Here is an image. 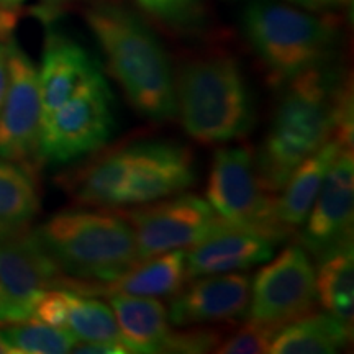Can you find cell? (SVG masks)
I'll return each mask as SVG.
<instances>
[{
    "mask_svg": "<svg viewBox=\"0 0 354 354\" xmlns=\"http://www.w3.org/2000/svg\"><path fill=\"white\" fill-rule=\"evenodd\" d=\"M256 169L266 190L277 194L292 172L336 131L353 127L351 86L333 66L308 69L282 84Z\"/></svg>",
    "mask_w": 354,
    "mask_h": 354,
    "instance_id": "obj_1",
    "label": "cell"
},
{
    "mask_svg": "<svg viewBox=\"0 0 354 354\" xmlns=\"http://www.w3.org/2000/svg\"><path fill=\"white\" fill-rule=\"evenodd\" d=\"M86 20L131 107L151 122L174 120V74L165 48L148 25L130 8L113 2L94 3Z\"/></svg>",
    "mask_w": 354,
    "mask_h": 354,
    "instance_id": "obj_2",
    "label": "cell"
},
{
    "mask_svg": "<svg viewBox=\"0 0 354 354\" xmlns=\"http://www.w3.org/2000/svg\"><path fill=\"white\" fill-rule=\"evenodd\" d=\"M32 233L57 271L76 281H112L141 261L131 225L109 210L59 212Z\"/></svg>",
    "mask_w": 354,
    "mask_h": 354,
    "instance_id": "obj_3",
    "label": "cell"
},
{
    "mask_svg": "<svg viewBox=\"0 0 354 354\" xmlns=\"http://www.w3.org/2000/svg\"><path fill=\"white\" fill-rule=\"evenodd\" d=\"M174 91L180 123L197 143H230L253 130V95L234 57L209 55L189 61L174 79Z\"/></svg>",
    "mask_w": 354,
    "mask_h": 354,
    "instance_id": "obj_4",
    "label": "cell"
},
{
    "mask_svg": "<svg viewBox=\"0 0 354 354\" xmlns=\"http://www.w3.org/2000/svg\"><path fill=\"white\" fill-rule=\"evenodd\" d=\"M243 30L276 86L331 63L338 41L333 21L274 0L251 2Z\"/></svg>",
    "mask_w": 354,
    "mask_h": 354,
    "instance_id": "obj_5",
    "label": "cell"
},
{
    "mask_svg": "<svg viewBox=\"0 0 354 354\" xmlns=\"http://www.w3.org/2000/svg\"><path fill=\"white\" fill-rule=\"evenodd\" d=\"M205 194L212 209L232 227L258 233L274 245L292 236L277 218L276 194L261 184L251 146L234 145L216 149Z\"/></svg>",
    "mask_w": 354,
    "mask_h": 354,
    "instance_id": "obj_6",
    "label": "cell"
},
{
    "mask_svg": "<svg viewBox=\"0 0 354 354\" xmlns=\"http://www.w3.org/2000/svg\"><path fill=\"white\" fill-rule=\"evenodd\" d=\"M113 128V94L99 68L43 122L39 162L68 165L100 151Z\"/></svg>",
    "mask_w": 354,
    "mask_h": 354,
    "instance_id": "obj_7",
    "label": "cell"
},
{
    "mask_svg": "<svg viewBox=\"0 0 354 354\" xmlns=\"http://www.w3.org/2000/svg\"><path fill=\"white\" fill-rule=\"evenodd\" d=\"M122 215L131 225L141 261L176 250H187L227 225L207 198L196 194H176L136 205Z\"/></svg>",
    "mask_w": 354,
    "mask_h": 354,
    "instance_id": "obj_8",
    "label": "cell"
},
{
    "mask_svg": "<svg viewBox=\"0 0 354 354\" xmlns=\"http://www.w3.org/2000/svg\"><path fill=\"white\" fill-rule=\"evenodd\" d=\"M317 304L315 268L302 245H289L263 266L251 282L248 317L281 328Z\"/></svg>",
    "mask_w": 354,
    "mask_h": 354,
    "instance_id": "obj_9",
    "label": "cell"
},
{
    "mask_svg": "<svg viewBox=\"0 0 354 354\" xmlns=\"http://www.w3.org/2000/svg\"><path fill=\"white\" fill-rule=\"evenodd\" d=\"M43 125L38 69L28 55L8 39V87L0 110V158L37 169Z\"/></svg>",
    "mask_w": 354,
    "mask_h": 354,
    "instance_id": "obj_10",
    "label": "cell"
},
{
    "mask_svg": "<svg viewBox=\"0 0 354 354\" xmlns=\"http://www.w3.org/2000/svg\"><path fill=\"white\" fill-rule=\"evenodd\" d=\"M61 276L32 232L0 238V322L32 318L38 299Z\"/></svg>",
    "mask_w": 354,
    "mask_h": 354,
    "instance_id": "obj_11",
    "label": "cell"
},
{
    "mask_svg": "<svg viewBox=\"0 0 354 354\" xmlns=\"http://www.w3.org/2000/svg\"><path fill=\"white\" fill-rule=\"evenodd\" d=\"M194 183L196 165L189 148L174 141H138L131 145V166L118 207L161 201Z\"/></svg>",
    "mask_w": 354,
    "mask_h": 354,
    "instance_id": "obj_12",
    "label": "cell"
},
{
    "mask_svg": "<svg viewBox=\"0 0 354 354\" xmlns=\"http://www.w3.org/2000/svg\"><path fill=\"white\" fill-rule=\"evenodd\" d=\"M354 153L344 146L330 167L315 202L304 221L300 243L313 258L353 240Z\"/></svg>",
    "mask_w": 354,
    "mask_h": 354,
    "instance_id": "obj_13",
    "label": "cell"
},
{
    "mask_svg": "<svg viewBox=\"0 0 354 354\" xmlns=\"http://www.w3.org/2000/svg\"><path fill=\"white\" fill-rule=\"evenodd\" d=\"M251 279L243 272L209 274L194 277L172 295L167 318L172 326L209 325L241 320L248 315Z\"/></svg>",
    "mask_w": 354,
    "mask_h": 354,
    "instance_id": "obj_14",
    "label": "cell"
},
{
    "mask_svg": "<svg viewBox=\"0 0 354 354\" xmlns=\"http://www.w3.org/2000/svg\"><path fill=\"white\" fill-rule=\"evenodd\" d=\"M187 279L185 250H176L140 261L138 264L112 281H76V279L63 276L57 287H68L91 297L128 295V297L161 299L176 295L185 286Z\"/></svg>",
    "mask_w": 354,
    "mask_h": 354,
    "instance_id": "obj_15",
    "label": "cell"
},
{
    "mask_svg": "<svg viewBox=\"0 0 354 354\" xmlns=\"http://www.w3.org/2000/svg\"><path fill=\"white\" fill-rule=\"evenodd\" d=\"M276 246L258 233L227 223L185 250L187 277L245 271L271 259Z\"/></svg>",
    "mask_w": 354,
    "mask_h": 354,
    "instance_id": "obj_16",
    "label": "cell"
},
{
    "mask_svg": "<svg viewBox=\"0 0 354 354\" xmlns=\"http://www.w3.org/2000/svg\"><path fill=\"white\" fill-rule=\"evenodd\" d=\"M95 69H99V64L81 44L63 33H48L41 68L38 71L43 122L59 109Z\"/></svg>",
    "mask_w": 354,
    "mask_h": 354,
    "instance_id": "obj_17",
    "label": "cell"
},
{
    "mask_svg": "<svg viewBox=\"0 0 354 354\" xmlns=\"http://www.w3.org/2000/svg\"><path fill=\"white\" fill-rule=\"evenodd\" d=\"M107 299L130 353H174L177 330L169 323L165 304L158 299L128 295Z\"/></svg>",
    "mask_w": 354,
    "mask_h": 354,
    "instance_id": "obj_18",
    "label": "cell"
},
{
    "mask_svg": "<svg viewBox=\"0 0 354 354\" xmlns=\"http://www.w3.org/2000/svg\"><path fill=\"white\" fill-rule=\"evenodd\" d=\"M349 145H353L351 135L336 133L320 149L310 154L287 179L281 189V197H277L276 210L279 221L290 233L297 232L304 225L330 167L333 166L339 151Z\"/></svg>",
    "mask_w": 354,
    "mask_h": 354,
    "instance_id": "obj_19",
    "label": "cell"
},
{
    "mask_svg": "<svg viewBox=\"0 0 354 354\" xmlns=\"http://www.w3.org/2000/svg\"><path fill=\"white\" fill-rule=\"evenodd\" d=\"M351 336V326L328 312H308L276 331L269 353L335 354L348 346Z\"/></svg>",
    "mask_w": 354,
    "mask_h": 354,
    "instance_id": "obj_20",
    "label": "cell"
},
{
    "mask_svg": "<svg viewBox=\"0 0 354 354\" xmlns=\"http://www.w3.org/2000/svg\"><path fill=\"white\" fill-rule=\"evenodd\" d=\"M315 268L317 300L330 315L351 326L354 320L353 240L318 256Z\"/></svg>",
    "mask_w": 354,
    "mask_h": 354,
    "instance_id": "obj_21",
    "label": "cell"
},
{
    "mask_svg": "<svg viewBox=\"0 0 354 354\" xmlns=\"http://www.w3.org/2000/svg\"><path fill=\"white\" fill-rule=\"evenodd\" d=\"M39 203L35 169L0 158V238L28 232Z\"/></svg>",
    "mask_w": 354,
    "mask_h": 354,
    "instance_id": "obj_22",
    "label": "cell"
},
{
    "mask_svg": "<svg viewBox=\"0 0 354 354\" xmlns=\"http://www.w3.org/2000/svg\"><path fill=\"white\" fill-rule=\"evenodd\" d=\"M63 330L73 335L79 343L125 344L112 307L73 289H69L66 302Z\"/></svg>",
    "mask_w": 354,
    "mask_h": 354,
    "instance_id": "obj_23",
    "label": "cell"
},
{
    "mask_svg": "<svg viewBox=\"0 0 354 354\" xmlns=\"http://www.w3.org/2000/svg\"><path fill=\"white\" fill-rule=\"evenodd\" d=\"M0 343L8 354H66L79 342L66 330L28 318L0 322Z\"/></svg>",
    "mask_w": 354,
    "mask_h": 354,
    "instance_id": "obj_24",
    "label": "cell"
},
{
    "mask_svg": "<svg viewBox=\"0 0 354 354\" xmlns=\"http://www.w3.org/2000/svg\"><path fill=\"white\" fill-rule=\"evenodd\" d=\"M279 328L266 323L248 320L230 338L220 342L215 353L220 354H264L269 353L274 335Z\"/></svg>",
    "mask_w": 354,
    "mask_h": 354,
    "instance_id": "obj_25",
    "label": "cell"
},
{
    "mask_svg": "<svg viewBox=\"0 0 354 354\" xmlns=\"http://www.w3.org/2000/svg\"><path fill=\"white\" fill-rule=\"evenodd\" d=\"M138 2L141 7L154 15L176 17L187 8L190 0H138Z\"/></svg>",
    "mask_w": 354,
    "mask_h": 354,
    "instance_id": "obj_26",
    "label": "cell"
},
{
    "mask_svg": "<svg viewBox=\"0 0 354 354\" xmlns=\"http://www.w3.org/2000/svg\"><path fill=\"white\" fill-rule=\"evenodd\" d=\"M73 353L81 354H125L130 353L125 344L120 343H77Z\"/></svg>",
    "mask_w": 354,
    "mask_h": 354,
    "instance_id": "obj_27",
    "label": "cell"
},
{
    "mask_svg": "<svg viewBox=\"0 0 354 354\" xmlns=\"http://www.w3.org/2000/svg\"><path fill=\"white\" fill-rule=\"evenodd\" d=\"M8 87V39H0V110Z\"/></svg>",
    "mask_w": 354,
    "mask_h": 354,
    "instance_id": "obj_28",
    "label": "cell"
},
{
    "mask_svg": "<svg viewBox=\"0 0 354 354\" xmlns=\"http://www.w3.org/2000/svg\"><path fill=\"white\" fill-rule=\"evenodd\" d=\"M17 24L13 8L0 6V39H10V33Z\"/></svg>",
    "mask_w": 354,
    "mask_h": 354,
    "instance_id": "obj_29",
    "label": "cell"
},
{
    "mask_svg": "<svg viewBox=\"0 0 354 354\" xmlns=\"http://www.w3.org/2000/svg\"><path fill=\"white\" fill-rule=\"evenodd\" d=\"M290 2L310 8V10H326V8L348 6V3H351V0H290Z\"/></svg>",
    "mask_w": 354,
    "mask_h": 354,
    "instance_id": "obj_30",
    "label": "cell"
},
{
    "mask_svg": "<svg viewBox=\"0 0 354 354\" xmlns=\"http://www.w3.org/2000/svg\"><path fill=\"white\" fill-rule=\"evenodd\" d=\"M21 2H25V0H0V6L8 7V8H15V7H19Z\"/></svg>",
    "mask_w": 354,
    "mask_h": 354,
    "instance_id": "obj_31",
    "label": "cell"
},
{
    "mask_svg": "<svg viewBox=\"0 0 354 354\" xmlns=\"http://www.w3.org/2000/svg\"><path fill=\"white\" fill-rule=\"evenodd\" d=\"M63 2H66V0H46V3L50 7H56V6H59V3H63Z\"/></svg>",
    "mask_w": 354,
    "mask_h": 354,
    "instance_id": "obj_32",
    "label": "cell"
}]
</instances>
